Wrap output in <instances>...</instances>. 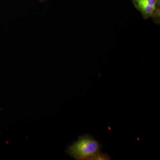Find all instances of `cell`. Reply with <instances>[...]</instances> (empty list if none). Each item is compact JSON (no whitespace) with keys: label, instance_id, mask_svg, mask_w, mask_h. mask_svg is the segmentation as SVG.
<instances>
[{"label":"cell","instance_id":"obj_4","mask_svg":"<svg viewBox=\"0 0 160 160\" xmlns=\"http://www.w3.org/2000/svg\"><path fill=\"white\" fill-rule=\"evenodd\" d=\"M41 1H43V0H41Z\"/></svg>","mask_w":160,"mask_h":160},{"label":"cell","instance_id":"obj_1","mask_svg":"<svg viewBox=\"0 0 160 160\" xmlns=\"http://www.w3.org/2000/svg\"><path fill=\"white\" fill-rule=\"evenodd\" d=\"M102 145L90 134L79 137L78 139L67 147L66 152L76 160H92L101 151Z\"/></svg>","mask_w":160,"mask_h":160},{"label":"cell","instance_id":"obj_2","mask_svg":"<svg viewBox=\"0 0 160 160\" xmlns=\"http://www.w3.org/2000/svg\"><path fill=\"white\" fill-rule=\"evenodd\" d=\"M133 2L145 18L150 17L155 19L158 18L160 11L158 7L159 0H133Z\"/></svg>","mask_w":160,"mask_h":160},{"label":"cell","instance_id":"obj_3","mask_svg":"<svg viewBox=\"0 0 160 160\" xmlns=\"http://www.w3.org/2000/svg\"><path fill=\"white\" fill-rule=\"evenodd\" d=\"M111 159V158L106 153H103V152H100L98 153L92 159V160H109Z\"/></svg>","mask_w":160,"mask_h":160}]
</instances>
